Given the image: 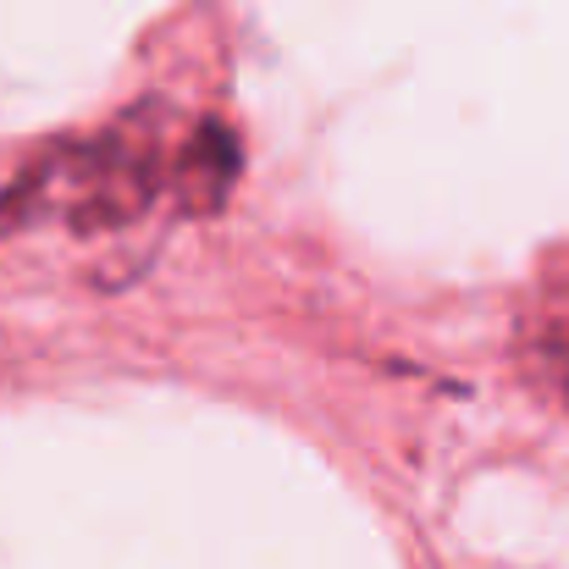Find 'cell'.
<instances>
[{"mask_svg": "<svg viewBox=\"0 0 569 569\" xmlns=\"http://www.w3.org/2000/svg\"><path fill=\"white\" fill-rule=\"evenodd\" d=\"M559 371H565V387H569V332H565V343H559Z\"/></svg>", "mask_w": 569, "mask_h": 569, "instance_id": "obj_2", "label": "cell"}, {"mask_svg": "<svg viewBox=\"0 0 569 569\" xmlns=\"http://www.w3.org/2000/svg\"><path fill=\"white\" fill-rule=\"evenodd\" d=\"M238 178V139L216 122H204L193 133V144L183 150V167H178V193L189 210H216L227 189Z\"/></svg>", "mask_w": 569, "mask_h": 569, "instance_id": "obj_1", "label": "cell"}]
</instances>
